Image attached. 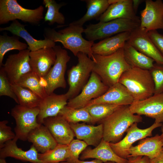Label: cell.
Listing matches in <instances>:
<instances>
[{"label":"cell","instance_id":"26","mask_svg":"<svg viewBox=\"0 0 163 163\" xmlns=\"http://www.w3.org/2000/svg\"><path fill=\"white\" fill-rule=\"evenodd\" d=\"M131 32H124L94 43L91 47L93 54L102 56L112 54L123 48L128 40Z\"/></svg>","mask_w":163,"mask_h":163},{"label":"cell","instance_id":"13","mask_svg":"<svg viewBox=\"0 0 163 163\" xmlns=\"http://www.w3.org/2000/svg\"><path fill=\"white\" fill-rule=\"evenodd\" d=\"M133 113L144 115L155 120V123L163 122V93L154 94L143 100L134 101L129 106Z\"/></svg>","mask_w":163,"mask_h":163},{"label":"cell","instance_id":"35","mask_svg":"<svg viewBox=\"0 0 163 163\" xmlns=\"http://www.w3.org/2000/svg\"><path fill=\"white\" fill-rule=\"evenodd\" d=\"M121 106L101 103L87 106L85 107L91 116V123L93 124L100 123Z\"/></svg>","mask_w":163,"mask_h":163},{"label":"cell","instance_id":"36","mask_svg":"<svg viewBox=\"0 0 163 163\" xmlns=\"http://www.w3.org/2000/svg\"><path fill=\"white\" fill-rule=\"evenodd\" d=\"M43 4L47 8L44 18L45 21L48 22L50 25L55 23L60 25L65 24V17L59 11V9L64 4L58 3L54 0H43Z\"/></svg>","mask_w":163,"mask_h":163},{"label":"cell","instance_id":"27","mask_svg":"<svg viewBox=\"0 0 163 163\" xmlns=\"http://www.w3.org/2000/svg\"><path fill=\"white\" fill-rule=\"evenodd\" d=\"M27 140L32 143L38 152L41 153L53 149L58 144L48 128L43 124L29 133Z\"/></svg>","mask_w":163,"mask_h":163},{"label":"cell","instance_id":"30","mask_svg":"<svg viewBox=\"0 0 163 163\" xmlns=\"http://www.w3.org/2000/svg\"><path fill=\"white\" fill-rule=\"evenodd\" d=\"M11 85L18 104L30 108L38 107L42 99L38 96L28 88L17 84H11Z\"/></svg>","mask_w":163,"mask_h":163},{"label":"cell","instance_id":"25","mask_svg":"<svg viewBox=\"0 0 163 163\" xmlns=\"http://www.w3.org/2000/svg\"><path fill=\"white\" fill-rule=\"evenodd\" d=\"M163 148V141L160 136L157 134L153 137L142 139L137 145L132 146L128 151L129 158L145 156L152 159L157 156Z\"/></svg>","mask_w":163,"mask_h":163},{"label":"cell","instance_id":"3","mask_svg":"<svg viewBox=\"0 0 163 163\" xmlns=\"http://www.w3.org/2000/svg\"><path fill=\"white\" fill-rule=\"evenodd\" d=\"M142 121L141 116L131 112L129 106H122L100 123L103 125V139L109 143L117 142L133 124Z\"/></svg>","mask_w":163,"mask_h":163},{"label":"cell","instance_id":"24","mask_svg":"<svg viewBox=\"0 0 163 163\" xmlns=\"http://www.w3.org/2000/svg\"><path fill=\"white\" fill-rule=\"evenodd\" d=\"M77 139L83 141L88 145L96 147L103 137V127L102 123L97 126L85 123H70Z\"/></svg>","mask_w":163,"mask_h":163},{"label":"cell","instance_id":"31","mask_svg":"<svg viewBox=\"0 0 163 163\" xmlns=\"http://www.w3.org/2000/svg\"><path fill=\"white\" fill-rule=\"evenodd\" d=\"M69 158L68 145L58 144L53 149L38 154V158L43 163H57L68 161Z\"/></svg>","mask_w":163,"mask_h":163},{"label":"cell","instance_id":"8","mask_svg":"<svg viewBox=\"0 0 163 163\" xmlns=\"http://www.w3.org/2000/svg\"><path fill=\"white\" fill-rule=\"evenodd\" d=\"M53 48L56 54L55 63L47 74L41 78V84L47 95L53 93L58 88H66L65 75L67 63L70 59L67 51L60 46H55Z\"/></svg>","mask_w":163,"mask_h":163},{"label":"cell","instance_id":"6","mask_svg":"<svg viewBox=\"0 0 163 163\" xmlns=\"http://www.w3.org/2000/svg\"><path fill=\"white\" fill-rule=\"evenodd\" d=\"M44 10L42 5L31 9L23 7L16 0H0V24L19 19L25 22L37 25L44 18Z\"/></svg>","mask_w":163,"mask_h":163},{"label":"cell","instance_id":"39","mask_svg":"<svg viewBox=\"0 0 163 163\" xmlns=\"http://www.w3.org/2000/svg\"><path fill=\"white\" fill-rule=\"evenodd\" d=\"M149 71L154 84V94L163 93V65L154 63L153 67Z\"/></svg>","mask_w":163,"mask_h":163},{"label":"cell","instance_id":"15","mask_svg":"<svg viewBox=\"0 0 163 163\" xmlns=\"http://www.w3.org/2000/svg\"><path fill=\"white\" fill-rule=\"evenodd\" d=\"M145 8L140 12V27L147 31L163 30V2L146 0Z\"/></svg>","mask_w":163,"mask_h":163},{"label":"cell","instance_id":"22","mask_svg":"<svg viewBox=\"0 0 163 163\" xmlns=\"http://www.w3.org/2000/svg\"><path fill=\"white\" fill-rule=\"evenodd\" d=\"M25 26L16 20L12 21L9 26L0 27V31H8L14 35L23 38L28 46V49L31 51L46 48H53L56 46L55 42L45 38L43 40L34 39L25 29Z\"/></svg>","mask_w":163,"mask_h":163},{"label":"cell","instance_id":"14","mask_svg":"<svg viewBox=\"0 0 163 163\" xmlns=\"http://www.w3.org/2000/svg\"><path fill=\"white\" fill-rule=\"evenodd\" d=\"M136 50L163 65V56L150 38L145 29L139 27L130 33L126 42Z\"/></svg>","mask_w":163,"mask_h":163},{"label":"cell","instance_id":"45","mask_svg":"<svg viewBox=\"0 0 163 163\" xmlns=\"http://www.w3.org/2000/svg\"><path fill=\"white\" fill-rule=\"evenodd\" d=\"M104 162L101 160L94 159L90 161H84L82 160L79 159L75 161V163H103Z\"/></svg>","mask_w":163,"mask_h":163},{"label":"cell","instance_id":"18","mask_svg":"<svg viewBox=\"0 0 163 163\" xmlns=\"http://www.w3.org/2000/svg\"><path fill=\"white\" fill-rule=\"evenodd\" d=\"M30 57L32 72L41 78L47 74L54 64L56 54L53 48L48 47L30 51Z\"/></svg>","mask_w":163,"mask_h":163},{"label":"cell","instance_id":"42","mask_svg":"<svg viewBox=\"0 0 163 163\" xmlns=\"http://www.w3.org/2000/svg\"><path fill=\"white\" fill-rule=\"evenodd\" d=\"M128 159L130 163H150V159L145 156L130 157Z\"/></svg>","mask_w":163,"mask_h":163},{"label":"cell","instance_id":"12","mask_svg":"<svg viewBox=\"0 0 163 163\" xmlns=\"http://www.w3.org/2000/svg\"><path fill=\"white\" fill-rule=\"evenodd\" d=\"M30 51L26 49L9 55L2 66L11 84H16L23 75L32 72L30 62Z\"/></svg>","mask_w":163,"mask_h":163},{"label":"cell","instance_id":"20","mask_svg":"<svg viewBox=\"0 0 163 163\" xmlns=\"http://www.w3.org/2000/svg\"><path fill=\"white\" fill-rule=\"evenodd\" d=\"M68 100L65 94H57L53 93L42 99L38 107V123L42 124L44 119L58 115L60 110L67 105Z\"/></svg>","mask_w":163,"mask_h":163},{"label":"cell","instance_id":"23","mask_svg":"<svg viewBox=\"0 0 163 163\" xmlns=\"http://www.w3.org/2000/svg\"><path fill=\"white\" fill-rule=\"evenodd\" d=\"M16 137L6 142L0 149V158L5 159L8 157L32 163H43L38 158V152L32 145L28 150L25 151L18 147Z\"/></svg>","mask_w":163,"mask_h":163},{"label":"cell","instance_id":"4","mask_svg":"<svg viewBox=\"0 0 163 163\" xmlns=\"http://www.w3.org/2000/svg\"><path fill=\"white\" fill-rule=\"evenodd\" d=\"M119 82L126 88L134 101L143 100L154 94V84L148 70L131 67L123 73Z\"/></svg>","mask_w":163,"mask_h":163},{"label":"cell","instance_id":"49","mask_svg":"<svg viewBox=\"0 0 163 163\" xmlns=\"http://www.w3.org/2000/svg\"><path fill=\"white\" fill-rule=\"evenodd\" d=\"M104 163H117L116 162H113V161H107L105 162H104Z\"/></svg>","mask_w":163,"mask_h":163},{"label":"cell","instance_id":"28","mask_svg":"<svg viewBox=\"0 0 163 163\" xmlns=\"http://www.w3.org/2000/svg\"><path fill=\"white\" fill-rule=\"evenodd\" d=\"M124 56L131 67L148 70L153 66L154 61L140 52L126 42L123 47Z\"/></svg>","mask_w":163,"mask_h":163},{"label":"cell","instance_id":"44","mask_svg":"<svg viewBox=\"0 0 163 163\" xmlns=\"http://www.w3.org/2000/svg\"><path fill=\"white\" fill-rule=\"evenodd\" d=\"M144 1L142 0H133V8L136 14L139 5Z\"/></svg>","mask_w":163,"mask_h":163},{"label":"cell","instance_id":"43","mask_svg":"<svg viewBox=\"0 0 163 163\" xmlns=\"http://www.w3.org/2000/svg\"><path fill=\"white\" fill-rule=\"evenodd\" d=\"M150 163H163V150L156 157L150 159Z\"/></svg>","mask_w":163,"mask_h":163},{"label":"cell","instance_id":"40","mask_svg":"<svg viewBox=\"0 0 163 163\" xmlns=\"http://www.w3.org/2000/svg\"><path fill=\"white\" fill-rule=\"evenodd\" d=\"M8 121L3 120L0 122V149L7 141L14 139L15 133L12 130L11 128L7 125Z\"/></svg>","mask_w":163,"mask_h":163},{"label":"cell","instance_id":"50","mask_svg":"<svg viewBox=\"0 0 163 163\" xmlns=\"http://www.w3.org/2000/svg\"></svg>","mask_w":163,"mask_h":163},{"label":"cell","instance_id":"5","mask_svg":"<svg viewBox=\"0 0 163 163\" xmlns=\"http://www.w3.org/2000/svg\"><path fill=\"white\" fill-rule=\"evenodd\" d=\"M140 22L131 20L117 19L106 22L91 24L84 29V33L88 40L94 41L103 40L117 34L131 32L140 27Z\"/></svg>","mask_w":163,"mask_h":163},{"label":"cell","instance_id":"10","mask_svg":"<svg viewBox=\"0 0 163 163\" xmlns=\"http://www.w3.org/2000/svg\"><path fill=\"white\" fill-rule=\"evenodd\" d=\"M109 88L102 82L98 75L92 72L81 93L69 100L66 105L74 108L85 107L91 100L105 93Z\"/></svg>","mask_w":163,"mask_h":163},{"label":"cell","instance_id":"38","mask_svg":"<svg viewBox=\"0 0 163 163\" xmlns=\"http://www.w3.org/2000/svg\"><path fill=\"white\" fill-rule=\"evenodd\" d=\"M88 146L83 141L73 139L68 145L69 158L68 161L71 163H75L76 161L79 159L81 153Z\"/></svg>","mask_w":163,"mask_h":163},{"label":"cell","instance_id":"1","mask_svg":"<svg viewBox=\"0 0 163 163\" xmlns=\"http://www.w3.org/2000/svg\"><path fill=\"white\" fill-rule=\"evenodd\" d=\"M84 29L82 26L70 23L68 27L58 31L54 29L45 28L44 37L55 43H61L65 48L70 50L75 56L82 52L91 58L93 54L91 47L94 42L83 37Z\"/></svg>","mask_w":163,"mask_h":163},{"label":"cell","instance_id":"16","mask_svg":"<svg viewBox=\"0 0 163 163\" xmlns=\"http://www.w3.org/2000/svg\"><path fill=\"white\" fill-rule=\"evenodd\" d=\"M42 124L48 128L58 144L69 145L74 139L75 135L70 123L59 115L44 119Z\"/></svg>","mask_w":163,"mask_h":163},{"label":"cell","instance_id":"32","mask_svg":"<svg viewBox=\"0 0 163 163\" xmlns=\"http://www.w3.org/2000/svg\"><path fill=\"white\" fill-rule=\"evenodd\" d=\"M63 117L69 123H75L82 122L91 123V116L85 107L74 108L65 106L59 114Z\"/></svg>","mask_w":163,"mask_h":163},{"label":"cell","instance_id":"2","mask_svg":"<svg viewBox=\"0 0 163 163\" xmlns=\"http://www.w3.org/2000/svg\"><path fill=\"white\" fill-rule=\"evenodd\" d=\"M123 47L109 55L93 54L91 58L94 62L92 72L109 87L118 82L123 73L131 67L125 59Z\"/></svg>","mask_w":163,"mask_h":163},{"label":"cell","instance_id":"34","mask_svg":"<svg viewBox=\"0 0 163 163\" xmlns=\"http://www.w3.org/2000/svg\"><path fill=\"white\" fill-rule=\"evenodd\" d=\"M20 37L14 35L10 36L7 34L0 35V66H3L2 62L5 54L8 51L17 50L19 51L28 48L26 43L19 41Z\"/></svg>","mask_w":163,"mask_h":163},{"label":"cell","instance_id":"21","mask_svg":"<svg viewBox=\"0 0 163 163\" xmlns=\"http://www.w3.org/2000/svg\"><path fill=\"white\" fill-rule=\"evenodd\" d=\"M89 158L98 159L104 163L108 161L117 163H130L129 159L122 158L117 155L111 148L110 143L103 139L94 148L87 147L79 157V159L82 160Z\"/></svg>","mask_w":163,"mask_h":163},{"label":"cell","instance_id":"17","mask_svg":"<svg viewBox=\"0 0 163 163\" xmlns=\"http://www.w3.org/2000/svg\"><path fill=\"white\" fill-rule=\"evenodd\" d=\"M134 101L133 96L126 88L118 82L109 87L102 95L91 100L86 106L101 103L129 106Z\"/></svg>","mask_w":163,"mask_h":163},{"label":"cell","instance_id":"41","mask_svg":"<svg viewBox=\"0 0 163 163\" xmlns=\"http://www.w3.org/2000/svg\"><path fill=\"white\" fill-rule=\"evenodd\" d=\"M149 35L159 51L163 56V35L157 30L148 32Z\"/></svg>","mask_w":163,"mask_h":163},{"label":"cell","instance_id":"19","mask_svg":"<svg viewBox=\"0 0 163 163\" xmlns=\"http://www.w3.org/2000/svg\"><path fill=\"white\" fill-rule=\"evenodd\" d=\"M120 18L140 22L139 17L134 11L133 0H117L110 5L98 19L100 22H106Z\"/></svg>","mask_w":163,"mask_h":163},{"label":"cell","instance_id":"47","mask_svg":"<svg viewBox=\"0 0 163 163\" xmlns=\"http://www.w3.org/2000/svg\"><path fill=\"white\" fill-rule=\"evenodd\" d=\"M0 163H8L7 162L5 159L0 158Z\"/></svg>","mask_w":163,"mask_h":163},{"label":"cell","instance_id":"9","mask_svg":"<svg viewBox=\"0 0 163 163\" xmlns=\"http://www.w3.org/2000/svg\"><path fill=\"white\" fill-rule=\"evenodd\" d=\"M39 112L38 107L30 108L19 104L11 109V114L16 123L15 133L18 139L27 140L29 133L40 125L37 121Z\"/></svg>","mask_w":163,"mask_h":163},{"label":"cell","instance_id":"33","mask_svg":"<svg viewBox=\"0 0 163 163\" xmlns=\"http://www.w3.org/2000/svg\"><path fill=\"white\" fill-rule=\"evenodd\" d=\"M16 84L28 88L42 99L47 95L41 84V78L32 71L22 76Z\"/></svg>","mask_w":163,"mask_h":163},{"label":"cell","instance_id":"46","mask_svg":"<svg viewBox=\"0 0 163 163\" xmlns=\"http://www.w3.org/2000/svg\"><path fill=\"white\" fill-rule=\"evenodd\" d=\"M161 134L160 135L162 140L163 141V125L161 126Z\"/></svg>","mask_w":163,"mask_h":163},{"label":"cell","instance_id":"37","mask_svg":"<svg viewBox=\"0 0 163 163\" xmlns=\"http://www.w3.org/2000/svg\"><path fill=\"white\" fill-rule=\"evenodd\" d=\"M0 69V96L9 97L19 104L17 98L2 66Z\"/></svg>","mask_w":163,"mask_h":163},{"label":"cell","instance_id":"7","mask_svg":"<svg viewBox=\"0 0 163 163\" xmlns=\"http://www.w3.org/2000/svg\"><path fill=\"white\" fill-rule=\"evenodd\" d=\"M78 62L68 71L69 88L65 94L68 100L77 96L88 82L93 71L94 62L87 55L79 53Z\"/></svg>","mask_w":163,"mask_h":163},{"label":"cell","instance_id":"48","mask_svg":"<svg viewBox=\"0 0 163 163\" xmlns=\"http://www.w3.org/2000/svg\"><path fill=\"white\" fill-rule=\"evenodd\" d=\"M57 163H70V162H69V161H65Z\"/></svg>","mask_w":163,"mask_h":163},{"label":"cell","instance_id":"29","mask_svg":"<svg viewBox=\"0 0 163 163\" xmlns=\"http://www.w3.org/2000/svg\"><path fill=\"white\" fill-rule=\"evenodd\" d=\"M87 11L85 14L78 20L71 23L81 26L91 20L98 18L110 5L108 0H87Z\"/></svg>","mask_w":163,"mask_h":163},{"label":"cell","instance_id":"11","mask_svg":"<svg viewBox=\"0 0 163 163\" xmlns=\"http://www.w3.org/2000/svg\"><path fill=\"white\" fill-rule=\"evenodd\" d=\"M137 123H133L128 129L126 136L122 139L116 143H110L114 152L122 158L128 159L129 157L128 151L134 142L148 136H152L153 131L162 125L161 123L154 122L150 127L141 129L138 127Z\"/></svg>","mask_w":163,"mask_h":163}]
</instances>
